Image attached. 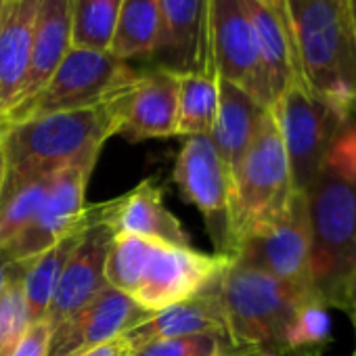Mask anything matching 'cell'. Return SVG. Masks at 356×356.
Instances as JSON below:
<instances>
[{"label": "cell", "mask_w": 356, "mask_h": 356, "mask_svg": "<svg viewBox=\"0 0 356 356\" xmlns=\"http://www.w3.org/2000/svg\"><path fill=\"white\" fill-rule=\"evenodd\" d=\"M5 9H7V0H0V26H3V17H5Z\"/></svg>", "instance_id": "cell-40"}, {"label": "cell", "mask_w": 356, "mask_h": 356, "mask_svg": "<svg viewBox=\"0 0 356 356\" xmlns=\"http://www.w3.org/2000/svg\"><path fill=\"white\" fill-rule=\"evenodd\" d=\"M218 293L229 341L233 346L258 348L273 356L287 354V327L302 302L316 296L235 258L218 277Z\"/></svg>", "instance_id": "cell-4"}, {"label": "cell", "mask_w": 356, "mask_h": 356, "mask_svg": "<svg viewBox=\"0 0 356 356\" xmlns=\"http://www.w3.org/2000/svg\"><path fill=\"white\" fill-rule=\"evenodd\" d=\"M233 258L283 283L314 291L310 279V218L306 195L296 191L285 212L250 233L237 245Z\"/></svg>", "instance_id": "cell-8"}, {"label": "cell", "mask_w": 356, "mask_h": 356, "mask_svg": "<svg viewBox=\"0 0 356 356\" xmlns=\"http://www.w3.org/2000/svg\"><path fill=\"white\" fill-rule=\"evenodd\" d=\"M298 78L346 113L356 109V40L343 0H285Z\"/></svg>", "instance_id": "cell-3"}, {"label": "cell", "mask_w": 356, "mask_h": 356, "mask_svg": "<svg viewBox=\"0 0 356 356\" xmlns=\"http://www.w3.org/2000/svg\"><path fill=\"white\" fill-rule=\"evenodd\" d=\"M149 316L151 312L143 310L132 298L105 287L92 302L51 329L47 356H80L140 325Z\"/></svg>", "instance_id": "cell-15"}, {"label": "cell", "mask_w": 356, "mask_h": 356, "mask_svg": "<svg viewBox=\"0 0 356 356\" xmlns=\"http://www.w3.org/2000/svg\"><path fill=\"white\" fill-rule=\"evenodd\" d=\"M40 0H7L0 26V103L5 115L17 103L26 80Z\"/></svg>", "instance_id": "cell-21"}, {"label": "cell", "mask_w": 356, "mask_h": 356, "mask_svg": "<svg viewBox=\"0 0 356 356\" xmlns=\"http://www.w3.org/2000/svg\"><path fill=\"white\" fill-rule=\"evenodd\" d=\"M293 193L287 153L273 111L266 109L231 181L225 254L233 258L237 245L250 233L279 218Z\"/></svg>", "instance_id": "cell-5"}, {"label": "cell", "mask_w": 356, "mask_h": 356, "mask_svg": "<svg viewBox=\"0 0 356 356\" xmlns=\"http://www.w3.org/2000/svg\"><path fill=\"white\" fill-rule=\"evenodd\" d=\"M159 0H122L109 53L122 61L149 59L159 38Z\"/></svg>", "instance_id": "cell-24"}, {"label": "cell", "mask_w": 356, "mask_h": 356, "mask_svg": "<svg viewBox=\"0 0 356 356\" xmlns=\"http://www.w3.org/2000/svg\"><path fill=\"white\" fill-rule=\"evenodd\" d=\"M254 3L262 5L264 9H268L270 13H275L289 30V24H287V9H285V0H254Z\"/></svg>", "instance_id": "cell-36"}, {"label": "cell", "mask_w": 356, "mask_h": 356, "mask_svg": "<svg viewBox=\"0 0 356 356\" xmlns=\"http://www.w3.org/2000/svg\"><path fill=\"white\" fill-rule=\"evenodd\" d=\"M101 220L113 235H136L165 245L191 248L189 233L165 206L163 193L153 178L138 183L132 191L101 204Z\"/></svg>", "instance_id": "cell-17"}, {"label": "cell", "mask_w": 356, "mask_h": 356, "mask_svg": "<svg viewBox=\"0 0 356 356\" xmlns=\"http://www.w3.org/2000/svg\"><path fill=\"white\" fill-rule=\"evenodd\" d=\"M151 245L153 239H145L136 235H113L107 264H105L107 285L130 298L140 279Z\"/></svg>", "instance_id": "cell-28"}, {"label": "cell", "mask_w": 356, "mask_h": 356, "mask_svg": "<svg viewBox=\"0 0 356 356\" xmlns=\"http://www.w3.org/2000/svg\"><path fill=\"white\" fill-rule=\"evenodd\" d=\"M243 5L252 19V26H254L262 80H264L268 109H270L275 105V101L296 80H300L291 36H289L287 26L275 13L264 9L262 5L254 3V0H243Z\"/></svg>", "instance_id": "cell-22"}, {"label": "cell", "mask_w": 356, "mask_h": 356, "mask_svg": "<svg viewBox=\"0 0 356 356\" xmlns=\"http://www.w3.org/2000/svg\"><path fill=\"white\" fill-rule=\"evenodd\" d=\"M339 310H343L348 314V318L352 321V327H354V335H356V268L346 283V289H343L341 302H339Z\"/></svg>", "instance_id": "cell-34"}, {"label": "cell", "mask_w": 356, "mask_h": 356, "mask_svg": "<svg viewBox=\"0 0 356 356\" xmlns=\"http://www.w3.org/2000/svg\"><path fill=\"white\" fill-rule=\"evenodd\" d=\"M84 231H86V227L70 233L67 237H63L61 241H57L55 245H51L49 250H44L42 254H38L34 260H30L26 264L24 296H26V304H28L30 323L44 321L47 308H49L55 287L61 279V273H63L70 256L74 254L76 245L80 243Z\"/></svg>", "instance_id": "cell-23"}, {"label": "cell", "mask_w": 356, "mask_h": 356, "mask_svg": "<svg viewBox=\"0 0 356 356\" xmlns=\"http://www.w3.org/2000/svg\"><path fill=\"white\" fill-rule=\"evenodd\" d=\"M26 264L28 262H15L5 289L0 291V356H11L24 333L32 325L24 296Z\"/></svg>", "instance_id": "cell-30"}, {"label": "cell", "mask_w": 356, "mask_h": 356, "mask_svg": "<svg viewBox=\"0 0 356 356\" xmlns=\"http://www.w3.org/2000/svg\"><path fill=\"white\" fill-rule=\"evenodd\" d=\"M212 0H159L161 24L153 67L183 74H216L210 49Z\"/></svg>", "instance_id": "cell-13"}, {"label": "cell", "mask_w": 356, "mask_h": 356, "mask_svg": "<svg viewBox=\"0 0 356 356\" xmlns=\"http://www.w3.org/2000/svg\"><path fill=\"white\" fill-rule=\"evenodd\" d=\"M80 356H132V346L128 343V339L122 335L101 343V346H95L90 350H86L84 354Z\"/></svg>", "instance_id": "cell-33"}, {"label": "cell", "mask_w": 356, "mask_h": 356, "mask_svg": "<svg viewBox=\"0 0 356 356\" xmlns=\"http://www.w3.org/2000/svg\"><path fill=\"white\" fill-rule=\"evenodd\" d=\"M270 111L287 153L293 191L306 193L331 143L352 115L312 92L302 80H296Z\"/></svg>", "instance_id": "cell-7"}, {"label": "cell", "mask_w": 356, "mask_h": 356, "mask_svg": "<svg viewBox=\"0 0 356 356\" xmlns=\"http://www.w3.org/2000/svg\"><path fill=\"white\" fill-rule=\"evenodd\" d=\"M202 333L227 335L225 312L218 293V279L210 283L195 298L174 304L165 310L153 312L147 321L128 329L124 337L128 339L134 352L136 348L157 339L187 337V335H202Z\"/></svg>", "instance_id": "cell-18"}, {"label": "cell", "mask_w": 356, "mask_h": 356, "mask_svg": "<svg viewBox=\"0 0 356 356\" xmlns=\"http://www.w3.org/2000/svg\"><path fill=\"white\" fill-rule=\"evenodd\" d=\"M264 111L266 107H262L250 92L218 78V111L210 138L225 161L231 181L256 136Z\"/></svg>", "instance_id": "cell-20"}, {"label": "cell", "mask_w": 356, "mask_h": 356, "mask_svg": "<svg viewBox=\"0 0 356 356\" xmlns=\"http://www.w3.org/2000/svg\"><path fill=\"white\" fill-rule=\"evenodd\" d=\"M97 159L76 161L53 174L47 195L32 220V225L5 248L13 262H30L70 233L88 227L99 216V206L84 204L88 176Z\"/></svg>", "instance_id": "cell-9"}, {"label": "cell", "mask_w": 356, "mask_h": 356, "mask_svg": "<svg viewBox=\"0 0 356 356\" xmlns=\"http://www.w3.org/2000/svg\"><path fill=\"white\" fill-rule=\"evenodd\" d=\"M178 130V74L138 72L115 95V134L128 140L168 138Z\"/></svg>", "instance_id": "cell-14"}, {"label": "cell", "mask_w": 356, "mask_h": 356, "mask_svg": "<svg viewBox=\"0 0 356 356\" xmlns=\"http://www.w3.org/2000/svg\"><path fill=\"white\" fill-rule=\"evenodd\" d=\"M354 356H356V352H354Z\"/></svg>", "instance_id": "cell-43"}, {"label": "cell", "mask_w": 356, "mask_h": 356, "mask_svg": "<svg viewBox=\"0 0 356 356\" xmlns=\"http://www.w3.org/2000/svg\"><path fill=\"white\" fill-rule=\"evenodd\" d=\"M115 95L95 107L49 113L5 126L0 140L7 168L5 187L53 176L76 161L97 159L103 145L115 136Z\"/></svg>", "instance_id": "cell-2"}, {"label": "cell", "mask_w": 356, "mask_h": 356, "mask_svg": "<svg viewBox=\"0 0 356 356\" xmlns=\"http://www.w3.org/2000/svg\"><path fill=\"white\" fill-rule=\"evenodd\" d=\"M13 266H15V262L7 256V252H5L3 248H0V291L5 289V285H7V281H9V275H11Z\"/></svg>", "instance_id": "cell-37"}, {"label": "cell", "mask_w": 356, "mask_h": 356, "mask_svg": "<svg viewBox=\"0 0 356 356\" xmlns=\"http://www.w3.org/2000/svg\"><path fill=\"white\" fill-rule=\"evenodd\" d=\"M227 339V335L218 333L157 339L136 348L132 356H216Z\"/></svg>", "instance_id": "cell-31"}, {"label": "cell", "mask_w": 356, "mask_h": 356, "mask_svg": "<svg viewBox=\"0 0 356 356\" xmlns=\"http://www.w3.org/2000/svg\"><path fill=\"white\" fill-rule=\"evenodd\" d=\"M5 155L0 151V195H3V187H5Z\"/></svg>", "instance_id": "cell-39"}, {"label": "cell", "mask_w": 356, "mask_h": 356, "mask_svg": "<svg viewBox=\"0 0 356 356\" xmlns=\"http://www.w3.org/2000/svg\"><path fill=\"white\" fill-rule=\"evenodd\" d=\"M231 262L233 258L225 254H202L193 248L153 241L130 298L151 314L165 310L202 293Z\"/></svg>", "instance_id": "cell-10"}, {"label": "cell", "mask_w": 356, "mask_h": 356, "mask_svg": "<svg viewBox=\"0 0 356 356\" xmlns=\"http://www.w3.org/2000/svg\"><path fill=\"white\" fill-rule=\"evenodd\" d=\"M113 241V231L107 222L101 220V204L99 216L90 222L76 245L74 254L70 256L61 279L55 287L51 304L47 308L44 321L53 327L63 323L67 316L84 308L92 302L107 285L105 281V264L109 256V248Z\"/></svg>", "instance_id": "cell-16"}, {"label": "cell", "mask_w": 356, "mask_h": 356, "mask_svg": "<svg viewBox=\"0 0 356 356\" xmlns=\"http://www.w3.org/2000/svg\"><path fill=\"white\" fill-rule=\"evenodd\" d=\"M210 49L216 76L243 88L268 109L256 34L243 0H212Z\"/></svg>", "instance_id": "cell-12"}, {"label": "cell", "mask_w": 356, "mask_h": 356, "mask_svg": "<svg viewBox=\"0 0 356 356\" xmlns=\"http://www.w3.org/2000/svg\"><path fill=\"white\" fill-rule=\"evenodd\" d=\"M53 176L32 178L11 187L0 195V248H9L34 220Z\"/></svg>", "instance_id": "cell-27"}, {"label": "cell", "mask_w": 356, "mask_h": 356, "mask_svg": "<svg viewBox=\"0 0 356 356\" xmlns=\"http://www.w3.org/2000/svg\"><path fill=\"white\" fill-rule=\"evenodd\" d=\"M72 49V0H40L30 63L17 105L32 99L55 74ZM11 111V109H9ZM7 111V113H9Z\"/></svg>", "instance_id": "cell-19"}, {"label": "cell", "mask_w": 356, "mask_h": 356, "mask_svg": "<svg viewBox=\"0 0 356 356\" xmlns=\"http://www.w3.org/2000/svg\"><path fill=\"white\" fill-rule=\"evenodd\" d=\"M343 5H346L348 19H350V26H352V34H354V40H356V0H343Z\"/></svg>", "instance_id": "cell-38"}, {"label": "cell", "mask_w": 356, "mask_h": 356, "mask_svg": "<svg viewBox=\"0 0 356 356\" xmlns=\"http://www.w3.org/2000/svg\"><path fill=\"white\" fill-rule=\"evenodd\" d=\"M333 339V321L329 306L318 298L310 296L302 302L293 314L285 333V352H310L325 348Z\"/></svg>", "instance_id": "cell-29"}, {"label": "cell", "mask_w": 356, "mask_h": 356, "mask_svg": "<svg viewBox=\"0 0 356 356\" xmlns=\"http://www.w3.org/2000/svg\"><path fill=\"white\" fill-rule=\"evenodd\" d=\"M3 130H5V126H3V124H0V140H3Z\"/></svg>", "instance_id": "cell-42"}, {"label": "cell", "mask_w": 356, "mask_h": 356, "mask_svg": "<svg viewBox=\"0 0 356 356\" xmlns=\"http://www.w3.org/2000/svg\"><path fill=\"white\" fill-rule=\"evenodd\" d=\"M218 111V76H178V130L176 136L210 134Z\"/></svg>", "instance_id": "cell-25"}, {"label": "cell", "mask_w": 356, "mask_h": 356, "mask_svg": "<svg viewBox=\"0 0 356 356\" xmlns=\"http://www.w3.org/2000/svg\"><path fill=\"white\" fill-rule=\"evenodd\" d=\"M304 195L312 287L329 308H339L356 268V122L350 120L335 136Z\"/></svg>", "instance_id": "cell-1"}, {"label": "cell", "mask_w": 356, "mask_h": 356, "mask_svg": "<svg viewBox=\"0 0 356 356\" xmlns=\"http://www.w3.org/2000/svg\"><path fill=\"white\" fill-rule=\"evenodd\" d=\"M216 356H273V354H266L258 348H248V346H233L229 339L225 341V346L218 350Z\"/></svg>", "instance_id": "cell-35"}, {"label": "cell", "mask_w": 356, "mask_h": 356, "mask_svg": "<svg viewBox=\"0 0 356 356\" xmlns=\"http://www.w3.org/2000/svg\"><path fill=\"white\" fill-rule=\"evenodd\" d=\"M49 339H51V325L47 321L32 323L11 356H47L49 352Z\"/></svg>", "instance_id": "cell-32"}, {"label": "cell", "mask_w": 356, "mask_h": 356, "mask_svg": "<svg viewBox=\"0 0 356 356\" xmlns=\"http://www.w3.org/2000/svg\"><path fill=\"white\" fill-rule=\"evenodd\" d=\"M138 72L109 51L72 47L51 80L28 101L13 107L3 126L59 111H76L105 103Z\"/></svg>", "instance_id": "cell-6"}, {"label": "cell", "mask_w": 356, "mask_h": 356, "mask_svg": "<svg viewBox=\"0 0 356 356\" xmlns=\"http://www.w3.org/2000/svg\"><path fill=\"white\" fill-rule=\"evenodd\" d=\"M3 120H5V109H3V103H0V124H3Z\"/></svg>", "instance_id": "cell-41"}, {"label": "cell", "mask_w": 356, "mask_h": 356, "mask_svg": "<svg viewBox=\"0 0 356 356\" xmlns=\"http://www.w3.org/2000/svg\"><path fill=\"white\" fill-rule=\"evenodd\" d=\"M174 183L208 222L216 254L227 250L231 178L210 134L187 136L174 165ZM227 256V254H225Z\"/></svg>", "instance_id": "cell-11"}, {"label": "cell", "mask_w": 356, "mask_h": 356, "mask_svg": "<svg viewBox=\"0 0 356 356\" xmlns=\"http://www.w3.org/2000/svg\"><path fill=\"white\" fill-rule=\"evenodd\" d=\"M122 0H72V47L109 51Z\"/></svg>", "instance_id": "cell-26"}]
</instances>
